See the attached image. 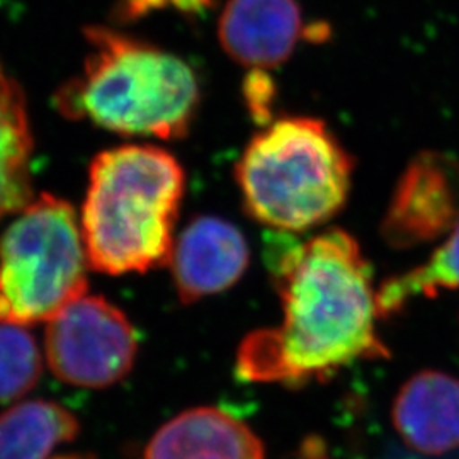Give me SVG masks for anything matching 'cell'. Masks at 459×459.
I'll list each match as a JSON object with an SVG mask.
<instances>
[{"label":"cell","mask_w":459,"mask_h":459,"mask_svg":"<svg viewBox=\"0 0 459 459\" xmlns=\"http://www.w3.org/2000/svg\"><path fill=\"white\" fill-rule=\"evenodd\" d=\"M269 265L282 320L244 339L237 354L242 379L299 386L390 356L377 333L373 271L352 235L332 229L279 244Z\"/></svg>","instance_id":"1"},{"label":"cell","mask_w":459,"mask_h":459,"mask_svg":"<svg viewBox=\"0 0 459 459\" xmlns=\"http://www.w3.org/2000/svg\"><path fill=\"white\" fill-rule=\"evenodd\" d=\"M184 191L181 162L164 148L100 152L91 164L81 221L91 267L121 276L169 263Z\"/></svg>","instance_id":"2"},{"label":"cell","mask_w":459,"mask_h":459,"mask_svg":"<svg viewBox=\"0 0 459 459\" xmlns=\"http://www.w3.org/2000/svg\"><path fill=\"white\" fill-rule=\"evenodd\" d=\"M82 75L66 83L60 109L125 136L181 140L201 104L196 70L176 53L108 28H89Z\"/></svg>","instance_id":"3"},{"label":"cell","mask_w":459,"mask_h":459,"mask_svg":"<svg viewBox=\"0 0 459 459\" xmlns=\"http://www.w3.org/2000/svg\"><path fill=\"white\" fill-rule=\"evenodd\" d=\"M354 160L325 121L278 117L254 134L237 162L244 208L282 233L324 225L345 206Z\"/></svg>","instance_id":"4"},{"label":"cell","mask_w":459,"mask_h":459,"mask_svg":"<svg viewBox=\"0 0 459 459\" xmlns=\"http://www.w3.org/2000/svg\"><path fill=\"white\" fill-rule=\"evenodd\" d=\"M87 250L70 203L31 199L0 237V322H48L87 291Z\"/></svg>","instance_id":"5"},{"label":"cell","mask_w":459,"mask_h":459,"mask_svg":"<svg viewBox=\"0 0 459 459\" xmlns=\"http://www.w3.org/2000/svg\"><path fill=\"white\" fill-rule=\"evenodd\" d=\"M128 316L102 296H81L48 320L45 351L60 381L106 388L132 371L138 342Z\"/></svg>","instance_id":"6"},{"label":"cell","mask_w":459,"mask_h":459,"mask_svg":"<svg viewBox=\"0 0 459 459\" xmlns=\"http://www.w3.org/2000/svg\"><path fill=\"white\" fill-rule=\"evenodd\" d=\"M459 221V164L443 152L426 150L411 159L394 186L381 235L394 248L437 240Z\"/></svg>","instance_id":"7"},{"label":"cell","mask_w":459,"mask_h":459,"mask_svg":"<svg viewBox=\"0 0 459 459\" xmlns=\"http://www.w3.org/2000/svg\"><path fill=\"white\" fill-rule=\"evenodd\" d=\"M308 30L296 0H227L218 41L238 65L269 70L293 55Z\"/></svg>","instance_id":"8"},{"label":"cell","mask_w":459,"mask_h":459,"mask_svg":"<svg viewBox=\"0 0 459 459\" xmlns=\"http://www.w3.org/2000/svg\"><path fill=\"white\" fill-rule=\"evenodd\" d=\"M250 252L246 237L227 220H193L174 244L172 278L182 303L221 293L244 276Z\"/></svg>","instance_id":"9"},{"label":"cell","mask_w":459,"mask_h":459,"mask_svg":"<svg viewBox=\"0 0 459 459\" xmlns=\"http://www.w3.org/2000/svg\"><path fill=\"white\" fill-rule=\"evenodd\" d=\"M392 420L402 441L427 456L459 449V379L443 371H420L400 388Z\"/></svg>","instance_id":"10"},{"label":"cell","mask_w":459,"mask_h":459,"mask_svg":"<svg viewBox=\"0 0 459 459\" xmlns=\"http://www.w3.org/2000/svg\"><path fill=\"white\" fill-rule=\"evenodd\" d=\"M255 432L229 411L199 407L182 411L157 430L143 459H264Z\"/></svg>","instance_id":"11"},{"label":"cell","mask_w":459,"mask_h":459,"mask_svg":"<svg viewBox=\"0 0 459 459\" xmlns=\"http://www.w3.org/2000/svg\"><path fill=\"white\" fill-rule=\"evenodd\" d=\"M33 138L24 98L0 66V218L31 203Z\"/></svg>","instance_id":"12"},{"label":"cell","mask_w":459,"mask_h":459,"mask_svg":"<svg viewBox=\"0 0 459 459\" xmlns=\"http://www.w3.org/2000/svg\"><path fill=\"white\" fill-rule=\"evenodd\" d=\"M79 420L64 405L30 400L0 413V459H49L56 446L79 434Z\"/></svg>","instance_id":"13"},{"label":"cell","mask_w":459,"mask_h":459,"mask_svg":"<svg viewBox=\"0 0 459 459\" xmlns=\"http://www.w3.org/2000/svg\"><path fill=\"white\" fill-rule=\"evenodd\" d=\"M455 290H459V221L429 263L411 269L407 274L386 279L377 288V312L381 318L394 316L419 296L434 298L441 291Z\"/></svg>","instance_id":"14"},{"label":"cell","mask_w":459,"mask_h":459,"mask_svg":"<svg viewBox=\"0 0 459 459\" xmlns=\"http://www.w3.org/2000/svg\"><path fill=\"white\" fill-rule=\"evenodd\" d=\"M41 375V352L21 325L0 322V403L28 394Z\"/></svg>","instance_id":"15"},{"label":"cell","mask_w":459,"mask_h":459,"mask_svg":"<svg viewBox=\"0 0 459 459\" xmlns=\"http://www.w3.org/2000/svg\"><path fill=\"white\" fill-rule=\"evenodd\" d=\"M242 98L248 115L259 125L274 121L278 85L264 68H250L242 83Z\"/></svg>","instance_id":"16"},{"label":"cell","mask_w":459,"mask_h":459,"mask_svg":"<svg viewBox=\"0 0 459 459\" xmlns=\"http://www.w3.org/2000/svg\"><path fill=\"white\" fill-rule=\"evenodd\" d=\"M165 7H172V0H119L117 17L123 21H136Z\"/></svg>","instance_id":"17"},{"label":"cell","mask_w":459,"mask_h":459,"mask_svg":"<svg viewBox=\"0 0 459 459\" xmlns=\"http://www.w3.org/2000/svg\"><path fill=\"white\" fill-rule=\"evenodd\" d=\"M213 0H172V7L186 16H197L212 9Z\"/></svg>","instance_id":"18"},{"label":"cell","mask_w":459,"mask_h":459,"mask_svg":"<svg viewBox=\"0 0 459 459\" xmlns=\"http://www.w3.org/2000/svg\"><path fill=\"white\" fill-rule=\"evenodd\" d=\"M55 459H94L89 455H66V456H60V458Z\"/></svg>","instance_id":"19"}]
</instances>
